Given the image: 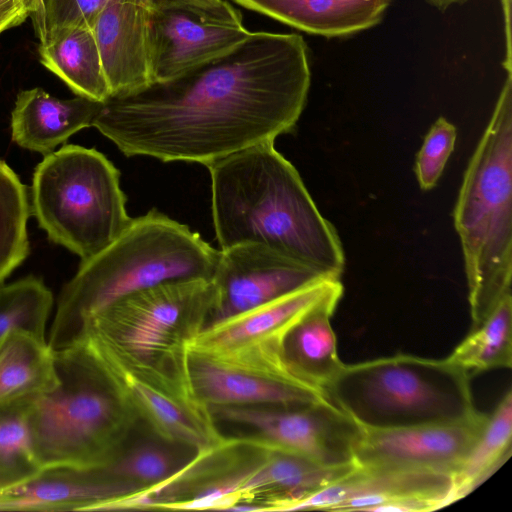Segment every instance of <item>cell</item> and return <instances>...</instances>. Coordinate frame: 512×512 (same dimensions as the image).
I'll use <instances>...</instances> for the list:
<instances>
[{
  "label": "cell",
  "mask_w": 512,
  "mask_h": 512,
  "mask_svg": "<svg viewBox=\"0 0 512 512\" xmlns=\"http://www.w3.org/2000/svg\"><path fill=\"white\" fill-rule=\"evenodd\" d=\"M310 84L301 35L252 32L233 51L181 76L110 96L92 126L128 157L209 166L291 132Z\"/></svg>",
  "instance_id": "1"
},
{
  "label": "cell",
  "mask_w": 512,
  "mask_h": 512,
  "mask_svg": "<svg viewBox=\"0 0 512 512\" xmlns=\"http://www.w3.org/2000/svg\"><path fill=\"white\" fill-rule=\"evenodd\" d=\"M207 168L220 250L261 243L323 277L340 279L345 256L338 233L273 142L241 150Z\"/></svg>",
  "instance_id": "2"
},
{
  "label": "cell",
  "mask_w": 512,
  "mask_h": 512,
  "mask_svg": "<svg viewBox=\"0 0 512 512\" xmlns=\"http://www.w3.org/2000/svg\"><path fill=\"white\" fill-rule=\"evenodd\" d=\"M219 251L168 216L153 209L137 218L109 245L82 260L62 288L48 344H74L83 323L116 301L175 280L211 279Z\"/></svg>",
  "instance_id": "3"
},
{
  "label": "cell",
  "mask_w": 512,
  "mask_h": 512,
  "mask_svg": "<svg viewBox=\"0 0 512 512\" xmlns=\"http://www.w3.org/2000/svg\"><path fill=\"white\" fill-rule=\"evenodd\" d=\"M453 217L464 258L474 329L511 294L512 74H507L468 162Z\"/></svg>",
  "instance_id": "4"
},
{
  "label": "cell",
  "mask_w": 512,
  "mask_h": 512,
  "mask_svg": "<svg viewBox=\"0 0 512 512\" xmlns=\"http://www.w3.org/2000/svg\"><path fill=\"white\" fill-rule=\"evenodd\" d=\"M54 351L57 384L33 398L29 425L41 467L103 469L122 453L136 416L84 340Z\"/></svg>",
  "instance_id": "5"
},
{
  "label": "cell",
  "mask_w": 512,
  "mask_h": 512,
  "mask_svg": "<svg viewBox=\"0 0 512 512\" xmlns=\"http://www.w3.org/2000/svg\"><path fill=\"white\" fill-rule=\"evenodd\" d=\"M325 396L364 429L456 422L479 412L470 375L447 358L397 354L345 364Z\"/></svg>",
  "instance_id": "6"
},
{
  "label": "cell",
  "mask_w": 512,
  "mask_h": 512,
  "mask_svg": "<svg viewBox=\"0 0 512 512\" xmlns=\"http://www.w3.org/2000/svg\"><path fill=\"white\" fill-rule=\"evenodd\" d=\"M119 180L118 169L102 153L65 144L35 167L31 212L50 241L86 260L132 219Z\"/></svg>",
  "instance_id": "7"
},
{
  "label": "cell",
  "mask_w": 512,
  "mask_h": 512,
  "mask_svg": "<svg viewBox=\"0 0 512 512\" xmlns=\"http://www.w3.org/2000/svg\"><path fill=\"white\" fill-rule=\"evenodd\" d=\"M215 304L211 279L170 281L130 294L89 317L81 334L93 331L142 360L185 370L187 345L211 321Z\"/></svg>",
  "instance_id": "8"
},
{
  "label": "cell",
  "mask_w": 512,
  "mask_h": 512,
  "mask_svg": "<svg viewBox=\"0 0 512 512\" xmlns=\"http://www.w3.org/2000/svg\"><path fill=\"white\" fill-rule=\"evenodd\" d=\"M78 340L90 346L109 382L137 420L144 421L163 441L197 452L227 439L218 430L210 408L197 397L188 367L175 370L142 360L90 330H84Z\"/></svg>",
  "instance_id": "9"
},
{
  "label": "cell",
  "mask_w": 512,
  "mask_h": 512,
  "mask_svg": "<svg viewBox=\"0 0 512 512\" xmlns=\"http://www.w3.org/2000/svg\"><path fill=\"white\" fill-rule=\"evenodd\" d=\"M187 367L197 397L211 406H306L327 399L308 388L284 347L244 344L207 349L187 345Z\"/></svg>",
  "instance_id": "10"
},
{
  "label": "cell",
  "mask_w": 512,
  "mask_h": 512,
  "mask_svg": "<svg viewBox=\"0 0 512 512\" xmlns=\"http://www.w3.org/2000/svg\"><path fill=\"white\" fill-rule=\"evenodd\" d=\"M153 82L181 76L233 51L251 35L226 0H151Z\"/></svg>",
  "instance_id": "11"
},
{
  "label": "cell",
  "mask_w": 512,
  "mask_h": 512,
  "mask_svg": "<svg viewBox=\"0 0 512 512\" xmlns=\"http://www.w3.org/2000/svg\"><path fill=\"white\" fill-rule=\"evenodd\" d=\"M215 419L254 428L271 448L325 466L355 464L361 427L328 399L298 407L211 406Z\"/></svg>",
  "instance_id": "12"
},
{
  "label": "cell",
  "mask_w": 512,
  "mask_h": 512,
  "mask_svg": "<svg viewBox=\"0 0 512 512\" xmlns=\"http://www.w3.org/2000/svg\"><path fill=\"white\" fill-rule=\"evenodd\" d=\"M453 477L430 471L356 468L318 490L280 505V511H430L453 503Z\"/></svg>",
  "instance_id": "13"
},
{
  "label": "cell",
  "mask_w": 512,
  "mask_h": 512,
  "mask_svg": "<svg viewBox=\"0 0 512 512\" xmlns=\"http://www.w3.org/2000/svg\"><path fill=\"white\" fill-rule=\"evenodd\" d=\"M488 415L418 426L364 429L354 449L358 468L430 471L452 475L481 432Z\"/></svg>",
  "instance_id": "14"
},
{
  "label": "cell",
  "mask_w": 512,
  "mask_h": 512,
  "mask_svg": "<svg viewBox=\"0 0 512 512\" xmlns=\"http://www.w3.org/2000/svg\"><path fill=\"white\" fill-rule=\"evenodd\" d=\"M323 277L261 243L219 250L211 276L216 304L210 322L255 308Z\"/></svg>",
  "instance_id": "15"
},
{
  "label": "cell",
  "mask_w": 512,
  "mask_h": 512,
  "mask_svg": "<svg viewBox=\"0 0 512 512\" xmlns=\"http://www.w3.org/2000/svg\"><path fill=\"white\" fill-rule=\"evenodd\" d=\"M151 0H107L91 29L111 96L153 83Z\"/></svg>",
  "instance_id": "16"
},
{
  "label": "cell",
  "mask_w": 512,
  "mask_h": 512,
  "mask_svg": "<svg viewBox=\"0 0 512 512\" xmlns=\"http://www.w3.org/2000/svg\"><path fill=\"white\" fill-rule=\"evenodd\" d=\"M340 279L323 278L255 308L208 323L189 345L217 349L244 344L284 347L287 335L311 310L340 299Z\"/></svg>",
  "instance_id": "17"
},
{
  "label": "cell",
  "mask_w": 512,
  "mask_h": 512,
  "mask_svg": "<svg viewBox=\"0 0 512 512\" xmlns=\"http://www.w3.org/2000/svg\"><path fill=\"white\" fill-rule=\"evenodd\" d=\"M141 485L109 475L103 469L55 466L0 493V510L68 511L93 509Z\"/></svg>",
  "instance_id": "18"
},
{
  "label": "cell",
  "mask_w": 512,
  "mask_h": 512,
  "mask_svg": "<svg viewBox=\"0 0 512 512\" xmlns=\"http://www.w3.org/2000/svg\"><path fill=\"white\" fill-rule=\"evenodd\" d=\"M102 102L77 96L56 98L40 87L18 93L11 113V136L21 148L47 155L78 131L90 127Z\"/></svg>",
  "instance_id": "19"
},
{
  "label": "cell",
  "mask_w": 512,
  "mask_h": 512,
  "mask_svg": "<svg viewBox=\"0 0 512 512\" xmlns=\"http://www.w3.org/2000/svg\"><path fill=\"white\" fill-rule=\"evenodd\" d=\"M295 29L345 37L377 25L390 0H232Z\"/></svg>",
  "instance_id": "20"
},
{
  "label": "cell",
  "mask_w": 512,
  "mask_h": 512,
  "mask_svg": "<svg viewBox=\"0 0 512 512\" xmlns=\"http://www.w3.org/2000/svg\"><path fill=\"white\" fill-rule=\"evenodd\" d=\"M339 300L330 299L311 310L284 342L285 355L302 382L323 396L345 365L330 322Z\"/></svg>",
  "instance_id": "21"
},
{
  "label": "cell",
  "mask_w": 512,
  "mask_h": 512,
  "mask_svg": "<svg viewBox=\"0 0 512 512\" xmlns=\"http://www.w3.org/2000/svg\"><path fill=\"white\" fill-rule=\"evenodd\" d=\"M355 468V464L325 466L295 454L267 450L255 465L244 470L242 492L246 502L263 492L272 493L269 500L294 499L339 480Z\"/></svg>",
  "instance_id": "22"
},
{
  "label": "cell",
  "mask_w": 512,
  "mask_h": 512,
  "mask_svg": "<svg viewBox=\"0 0 512 512\" xmlns=\"http://www.w3.org/2000/svg\"><path fill=\"white\" fill-rule=\"evenodd\" d=\"M41 63L77 95L104 102L110 88L89 26L64 29L39 45Z\"/></svg>",
  "instance_id": "23"
},
{
  "label": "cell",
  "mask_w": 512,
  "mask_h": 512,
  "mask_svg": "<svg viewBox=\"0 0 512 512\" xmlns=\"http://www.w3.org/2000/svg\"><path fill=\"white\" fill-rule=\"evenodd\" d=\"M57 382L54 351L45 337L13 329L0 339V401L37 395Z\"/></svg>",
  "instance_id": "24"
},
{
  "label": "cell",
  "mask_w": 512,
  "mask_h": 512,
  "mask_svg": "<svg viewBox=\"0 0 512 512\" xmlns=\"http://www.w3.org/2000/svg\"><path fill=\"white\" fill-rule=\"evenodd\" d=\"M512 393L509 390L487 420L471 449L453 474V502L465 497L511 454Z\"/></svg>",
  "instance_id": "25"
},
{
  "label": "cell",
  "mask_w": 512,
  "mask_h": 512,
  "mask_svg": "<svg viewBox=\"0 0 512 512\" xmlns=\"http://www.w3.org/2000/svg\"><path fill=\"white\" fill-rule=\"evenodd\" d=\"M512 297L506 295L447 359L470 376L512 365Z\"/></svg>",
  "instance_id": "26"
},
{
  "label": "cell",
  "mask_w": 512,
  "mask_h": 512,
  "mask_svg": "<svg viewBox=\"0 0 512 512\" xmlns=\"http://www.w3.org/2000/svg\"><path fill=\"white\" fill-rule=\"evenodd\" d=\"M34 396L0 401V493L43 469L33 450L29 425Z\"/></svg>",
  "instance_id": "27"
},
{
  "label": "cell",
  "mask_w": 512,
  "mask_h": 512,
  "mask_svg": "<svg viewBox=\"0 0 512 512\" xmlns=\"http://www.w3.org/2000/svg\"><path fill=\"white\" fill-rule=\"evenodd\" d=\"M30 194L11 167L0 159V285L27 258Z\"/></svg>",
  "instance_id": "28"
},
{
  "label": "cell",
  "mask_w": 512,
  "mask_h": 512,
  "mask_svg": "<svg viewBox=\"0 0 512 512\" xmlns=\"http://www.w3.org/2000/svg\"><path fill=\"white\" fill-rule=\"evenodd\" d=\"M53 295L42 279L28 276L0 285V339L13 329L45 337Z\"/></svg>",
  "instance_id": "29"
},
{
  "label": "cell",
  "mask_w": 512,
  "mask_h": 512,
  "mask_svg": "<svg viewBox=\"0 0 512 512\" xmlns=\"http://www.w3.org/2000/svg\"><path fill=\"white\" fill-rule=\"evenodd\" d=\"M179 467L164 448L142 445L125 454L122 452L105 470L113 477L146 486L166 479Z\"/></svg>",
  "instance_id": "30"
},
{
  "label": "cell",
  "mask_w": 512,
  "mask_h": 512,
  "mask_svg": "<svg viewBox=\"0 0 512 512\" xmlns=\"http://www.w3.org/2000/svg\"><path fill=\"white\" fill-rule=\"evenodd\" d=\"M107 0H43L40 13L31 17L40 43L75 26L91 27Z\"/></svg>",
  "instance_id": "31"
},
{
  "label": "cell",
  "mask_w": 512,
  "mask_h": 512,
  "mask_svg": "<svg viewBox=\"0 0 512 512\" xmlns=\"http://www.w3.org/2000/svg\"><path fill=\"white\" fill-rule=\"evenodd\" d=\"M456 137L455 126L444 117H439L431 126L415 162V173L422 190H430L437 184L454 150Z\"/></svg>",
  "instance_id": "32"
},
{
  "label": "cell",
  "mask_w": 512,
  "mask_h": 512,
  "mask_svg": "<svg viewBox=\"0 0 512 512\" xmlns=\"http://www.w3.org/2000/svg\"><path fill=\"white\" fill-rule=\"evenodd\" d=\"M28 17V11L19 0H0V34L20 25Z\"/></svg>",
  "instance_id": "33"
},
{
  "label": "cell",
  "mask_w": 512,
  "mask_h": 512,
  "mask_svg": "<svg viewBox=\"0 0 512 512\" xmlns=\"http://www.w3.org/2000/svg\"><path fill=\"white\" fill-rule=\"evenodd\" d=\"M504 11L505 31H506V59L504 60V68L507 74H511V0H501Z\"/></svg>",
  "instance_id": "34"
},
{
  "label": "cell",
  "mask_w": 512,
  "mask_h": 512,
  "mask_svg": "<svg viewBox=\"0 0 512 512\" xmlns=\"http://www.w3.org/2000/svg\"><path fill=\"white\" fill-rule=\"evenodd\" d=\"M25 9L28 11L29 16L33 17L40 13L43 5V0H19Z\"/></svg>",
  "instance_id": "35"
},
{
  "label": "cell",
  "mask_w": 512,
  "mask_h": 512,
  "mask_svg": "<svg viewBox=\"0 0 512 512\" xmlns=\"http://www.w3.org/2000/svg\"><path fill=\"white\" fill-rule=\"evenodd\" d=\"M431 5L437 8L439 11H446L452 5H461L466 3L468 0H427Z\"/></svg>",
  "instance_id": "36"
}]
</instances>
